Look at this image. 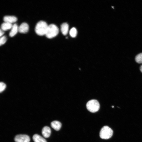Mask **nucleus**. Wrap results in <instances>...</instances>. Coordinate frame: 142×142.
<instances>
[{
  "instance_id": "obj_1",
  "label": "nucleus",
  "mask_w": 142,
  "mask_h": 142,
  "mask_svg": "<svg viewBox=\"0 0 142 142\" xmlns=\"http://www.w3.org/2000/svg\"><path fill=\"white\" fill-rule=\"evenodd\" d=\"M48 26L45 21H41L36 24L35 28L36 33L40 36L45 35Z\"/></svg>"
},
{
  "instance_id": "obj_2",
  "label": "nucleus",
  "mask_w": 142,
  "mask_h": 142,
  "mask_svg": "<svg viewBox=\"0 0 142 142\" xmlns=\"http://www.w3.org/2000/svg\"><path fill=\"white\" fill-rule=\"evenodd\" d=\"M59 33V29L55 24H51L48 26L45 34L48 38H51L56 36Z\"/></svg>"
},
{
  "instance_id": "obj_3",
  "label": "nucleus",
  "mask_w": 142,
  "mask_h": 142,
  "mask_svg": "<svg viewBox=\"0 0 142 142\" xmlns=\"http://www.w3.org/2000/svg\"><path fill=\"white\" fill-rule=\"evenodd\" d=\"M113 131L112 130L107 126H104L101 129L99 134L100 138L104 139H108L112 136Z\"/></svg>"
},
{
  "instance_id": "obj_4",
  "label": "nucleus",
  "mask_w": 142,
  "mask_h": 142,
  "mask_svg": "<svg viewBox=\"0 0 142 142\" xmlns=\"http://www.w3.org/2000/svg\"><path fill=\"white\" fill-rule=\"evenodd\" d=\"M100 106L98 101L95 99L89 101L86 104L87 109L92 113H95L98 111L99 109Z\"/></svg>"
},
{
  "instance_id": "obj_5",
  "label": "nucleus",
  "mask_w": 142,
  "mask_h": 142,
  "mask_svg": "<svg viewBox=\"0 0 142 142\" xmlns=\"http://www.w3.org/2000/svg\"><path fill=\"white\" fill-rule=\"evenodd\" d=\"M14 140L16 142H29V137L26 134H20L15 136Z\"/></svg>"
},
{
  "instance_id": "obj_6",
  "label": "nucleus",
  "mask_w": 142,
  "mask_h": 142,
  "mask_svg": "<svg viewBox=\"0 0 142 142\" xmlns=\"http://www.w3.org/2000/svg\"><path fill=\"white\" fill-rule=\"evenodd\" d=\"M29 29L28 24L25 22L22 23L18 28V31L21 33H25L27 32Z\"/></svg>"
},
{
  "instance_id": "obj_7",
  "label": "nucleus",
  "mask_w": 142,
  "mask_h": 142,
  "mask_svg": "<svg viewBox=\"0 0 142 142\" xmlns=\"http://www.w3.org/2000/svg\"><path fill=\"white\" fill-rule=\"evenodd\" d=\"M17 19V18L14 16H6L3 18L4 22L12 24L16 22Z\"/></svg>"
},
{
  "instance_id": "obj_8",
  "label": "nucleus",
  "mask_w": 142,
  "mask_h": 142,
  "mask_svg": "<svg viewBox=\"0 0 142 142\" xmlns=\"http://www.w3.org/2000/svg\"><path fill=\"white\" fill-rule=\"evenodd\" d=\"M42 133V135L44 138H48L50 135L51 130L49 127L45 126L43 128Z\"/></svg>"
},
{
  "instance_id": "obj_9",
  "label": "nucleus",
  "mask_w": 142,
  "mask_h": 142,
  "mask_svg": "<svg viewBox=\"0 0 142 142\" xmlns=\"http://www.w3.org/2000/svg\"><path fill=\"white\" fill-rule=\"evenodd\" d=\"M51 125L52 128L56 131L59 130L60 129L62 124L59 121L54 120L52 122Z\"/></svg>"
},
{
  "instance_id": "obj_10",
  "label": "nucleus",
  "mask_w": 142,
  "mask_h": 142,
  "mask_svg": "<svg viewBox=\"0 0 142 142\" xmlns=\"http://www.w3.org/2000/svg\"><path fill=\"white\" fill-rule=\"evenodd\" d=\"M18 28L17 25L15 23L12 25L11 30L9 34V36L12 37L14 36L18 31Z\"/></svg>"
},
{
  "instance_id": "obj_11",
  "label": "nucleus",
  "mask_w": 142,
  "mask_h": 142,
  "mask_svg": "<svg viewBox=\"0 0 142 142\" xmlns=\"http://www.w3.org/2000/svg\"><path fill=\"white\" fill-rule=\"evenodd\" d=\"M33 139L34 142H47L44 138L37 134H35L33 136Z\"/></svg>"
},
{
  "instance_id": "obj_12",
  "label": "nucleus",
  "mask_w": 142,
  "mask_h": 142,
  "mask_svg": "<svg viewBox=\"0 0 142 142\" xmlns=\"http://www.w3.org/2000/svg\"><path fill=\"white\" fill-rule=\"evenodd\" d=\"M69 29L68 24L66 23H63L61 26V32L64 35H65L68 33Z\"/></svg>"
},
{
  "instance_id": "obj_13",
  "label": "nucleus",
  "mask_w": 142,
  "mask_h": 142,
  "mask_svg": "<svg viewBox=\"0 0 142 142\" xmlns=\"http://www.w3.org/2000/svg\"><path fill=\"white\" fill-rule=\"evenodd\" d=\"M12 24L4 22L1 25V29L6 31L11 29L12 26Z\"/></svg>"
},
{
  "instance_id": "obj_14",
  "label": "nucleus",
  "mask_w": 142,
  "mask_h": 142,
  "mask_svg": "<svg viewBox=\"0 0 142 142\" xmlns=\"http://www.w3.org/2000/svg\"><path fill=\"white\" fill-rule=\"evenodd\" d=\"M135 60L138 63H142V53L137 55L135 57Z\"/></svg>"
},
{
  "instance_id": "obj_15",
  "label": "nucleus",
  "mask_w": 142,
  "mask_h": 142,
  "mask_svg": "<svg viewBox=\"0 0 142 142\" xmlns=\"http://www.w3.org/2000/svg\"><path fill=\"white\" fill-rule=\"evenodd\" d=\"M69 34L70 36L72 37H75L77 34V31L74 27H73L70 31Z\"/></svg>"
},
{
  "instance_id": "obj_16",
  "label": "nucleus",
  "mask_w": 142,
  "mask_h": 142,
  "mask_svg": "<svg viewBox=\"0 0 142 142\" xmlns=\"http://www.w3.org/2000/svg\"><path fill=\"white\" fill-rule=\"evenodd\" d=\"M7 40V38L6 36H3L1 37L0 39V45H2L4 44Z\"/></svg>"
},
{
  "instance_id": "obj_17",
  "label": "nucleus",
  "mask_w": 142,
  "mask_h": 142,
  "mask_svg": "<svg viewBox=\"0 0 142 142\" xmlns=\"http://www.w3.org/2000/svg\"><path fill=\"white\" fill-rule=\"evenodd\" d=\"M6 87V85L5 83L2 82H0V92L1 93L3 92L5 89Z\"/></svg>"
},
{
  "instance_id": "obj_18",
  "label": "nucleus",
  "mask_w": 142,
  "mask_h": 142,
  "mask_svg": "<svg viewBox=\"0 0 142 142\" xmlns=\"http://www.w3.org/2000/svg\"><path fill=\"white\" fill-rule=\"evenodd\" d=\"M0 32V37H1L4 34V31H3V30H2L1 29Z\"/></svg>"
},
{
  "instance_id": "obj_19",
  "label": "nucleus",
  "mask_w": 142,
  "mask_h": 142,
  "mask_svg": "<svg viewBox=\"0 0 142 142\" xmlns=\"http://www.w3.org/2000/svg\"><path fill=\"white\" fill-rule=\"evenodd\" d=\"M140 70L141 72L142 73V65L140 67Z\"/></svg>"
}]
</instances>
